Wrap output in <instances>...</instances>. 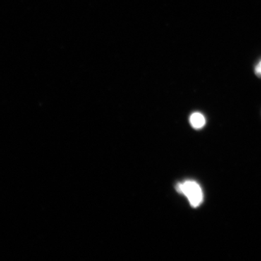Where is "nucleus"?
<instances>
[{
  "label": "nucleus",
  "mask_w": 261,
  "mask_h": 261,
  "mask_svg": "<svg viewBox=\"0 0 261 261\" xmlns=\"http://www.w3.org/2000/svg\"><path fill=\"white\" fill-rule=\"evenodd\" d=\"M176 190L186 196L190 205L193 207H199L203 201V192L197 182L187 180L176 185Z\"/></svg>",
  "instance_id": "nucleus-1"
},
{
  "label": "nucleus",
  "mask_w": 261,
  "mask_h": 261,
  "mask_svg": "<svg viewBox=\"0 0 261 261\" xmlns=\"http://www.w3.org/2000/svg\"><path fill=\"white\" fill-rule=\"evenodd\" d=\"M190 122L191 126L195 129H200L205 126L206 123L205 116L198 112L192 113L190 118Z\"/></svg>",
  "instance_id": "nucleus-2"
},
{
  "label": "nucleus",
  "mask_w": 261,
  "mask_h": 261,
  "mask_svg": "<svg viewBox=\"0 0 261 261\" xmlns=\"http://www.w3.org/2000/svg\"><path fill=\"white\" fill-rule=\"evenodd\" d=\"M255 73L257 76L261 78V61H259V63H257L256 66H255Z\"/></svg>",
  "instance_id": "nucleus-3"
}]
</instances>
